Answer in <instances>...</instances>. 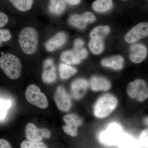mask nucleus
I'll use <instances>...</instances> for the list:
<instances>
[{
    "label": "nucleus",
    "instance_id": "f257e3e1",
    "mask_svg": "<svg viewBox=\"0 0 148 148\" xmlns=\"http://www.w3.org/2000/svg\"><path fill=\"white\" fill-rule=\"evenodd\" d=\"M18 42L21 50L26 54H32L36 51L38 44V35L36 29L27 27L19 33Z\"/></svg>",
    "mask_w": 148,
    "mask_h": 148
},
{
    "label": "nucleus",
    "instance_id": "f03ea898",
    "mask_svg": "<svg viewBox=\"0 0 148 148\" xmlns=\"http://www.w3.org/2000/svg\"><path fill=\"white\" fill-rule=\"evenodd\" d=\"M0 68L10 79H17L21 76L22 70L21 61L11 53H6L0 57Z\"/></svg>",
    "mask_w": 148,
    "mask_h": 148
},
{
    "label": "nucleus",
    "instance_id": "7ed1b4c3",
    "mask_svg": "<svg viewBox=\"0 0 148 148\" xmlns=\"http://www.w3.org/2000/svg\"><path fill=\"white\" fill-rule=\"evenodd\" d=\"M117 104V100L113 95L110 94L102 95L94 106V114L99 118L106 117L115 109Z\"/></svg>",
    "mask_w": 148,
    "mask_h": 148
},
{
    "label": "nucleus",
    "instance_id": "20e7f679",
    "mask_svg": "<svg viewBox=\"0 0 148 148\" xmlns=\"http://www.w3.org/2000/svg\"><path fill=\"white\" fill-rule=\"evenodd\" d=\"M123 134L121 126L116 123H113L101 132L99 140L106 145H117Z\"/></svg>",
    "mask_w": 148,
    "mask_h": 148
},
{
    "label": "nucleus",
    "instance_id": "39448f33",
    "mask_svg": "<svg viewBox=\"0 0 148 148\" xmlns=\"http://www.w3.org/2000/svg\"><path fill=\"white\" fill-rule=\"evenodd\" d=\"M25 97L29 103L40 108L45 109L48 106L46 96L36 85L31 84L28 86L25 92Z\"/></svg>",
    "mask_w": 148,
    "mask_h": 148
},
{
    "label": "nucleus",
    "instance_id": "423d86ee",
    "mask_svg": "<svg viewBox=\"0 0 148 148\" xmlns=\"http://www.w3.org/2000/svg\"><path fill=\"white\" fill-rule=\"evenodd\" d=\"M127 92L130 98L140 102H143L148 98V86L145 82L143 80L136 79L128 84Z\"/></svg>",
    "mask_w": 148,
    "mask_h": 148
},
{
    "label": "nucleus",
    "instance_id": "0eeeda50",
    "mask_svg": "<svg viewBox=\"0 0 148 148\" xmlns=\"http://www.w3.org/2000/svg\"><path fill=\"white\" fill-rule=\"evenodd\" d=\"M50 131L46 128H39L34 123H29L25 128V136L32 142H40L43 139L50 138Z\"/></svg>",
    "mask_w": 148,
    "mask_h": 148
},
{
    "label": "nucleus",
    "instance_id": "6e6552de",
    "mask_svg": "<svg viewBox=\"0 0 148 148\" xmlns=\"http://www.w3.org/2000/svg\"><path fill=\"white\" fill-rule=\"evenodd\" d=\"M54 101L59 110L67 112L71 109V100L66 89L63 86H59L56 89L53 95Z\"/></svg>",
    "mask_w": 148,
    "mask_h": 148
},
{
    "label": "nucleus",
    "instance_id": "1a4fd4ad",
    "mask_svg": "<svg viewBox=\"0 0 148 148\" xmlns=\"http://www.w3.org/2000/svg\"><path fill=\"white\" fill-rule=\"evenodd\" d=\"M148 34V23L142 22L133 27L126 34L125 37V40L126 42L132 43L147 36Z\"/></svg>",
    "mask_w": 148,
    "mask_h": 148
},
{
    "label": "nucleus",
    "instance_id": "9d476101",
    "mask_svg": "<svg viewBox=\"0 0 148 148\" xmlns=\"http://www.w3.org/2000/svg\"><path fill=\"white\" fill-rule=\"evenodd\" d=\"M66 124L63 126L64 132L71 137H76L78 135V127L82 123L81 119L76 115L69 114L63 118Z\"/></svg>",
    "mask_w": 148,
    "mask_h": 148
},
{
    "label": "nucleus",
    "instance_id": "9b49d317",
    "mask_svg": "<svg viewBox=\"0 0 148 148\" xmlns=\"http://www.w3.org/2000/svg\"><path fill=\"white\" fill-rule=\"evenodd\" d=\"M42 77L43 81L47 84L54 82L56 79L55 66L53 60L51 58L47 59L44 63Z\"/></svg>",
    "mask_w": 148,
    "mask_h": 148
},
{
    "label": "nucleus",
    "instance_id": "f8f14e48",
    "mask_svg": "<svg viewBox=\"0 0 148 148\" xmlns=\"http://www.w3.org/2000/svg\"><path fill=\"white\" fill-rule=\"evenodd\" d=\"M88 83L86 80L78 79L74 81L71 85L72 95L75 99L79 100L86 93Z\"/></svg>",
    "mask_w": 148,
    "mask_h": 148
},
{
    "label": "nucleus",
    "instance_id": "ddd939ff",
    "mask_svg": "<svg viewBox=\"0 0 148 148\" xmlns=\"http://www.w3.org/2000/svg\"><path fill=\"white\" fill-rule=\"evenodd\" d=\"M147 54V48L142 45H134L130 47V58L131 61L135 64H139L144 61Z\"/></svg>",
    "mask_w": 148,
    "mask_h": 148
},
{
    "label": "nucleus",
    "instance_id": "4468645a",
    "mask_svg": "<svg viewBox=\"0 0 148 148\" xmlns=\"http://www.w3.org/2000/svg\"><path fill=\"white\" fill-rule=\"evenodd\" d=\"M66 36L63 32H59L46 42L45 47L48 51H52L62 46L66 42Z\"/></svg>",
    "mask_w": 148,
    "mask_h": 148
},
{
    "label": "nucleus",
    "instance_id": "2eb2a0df",
    "mask_svg": "<svg viewBox=\"0 0 148 148\" xmlns=\"http://www.w3.org/2000/svg\"><path fill=\"white\" fill-rule=\"evenodd\" d=\"M90 86L91 89L94 91H107L111 88V84L105 78L94 76L90 79Z\"/></svg>",
    "mask_w": 148,
    "mask_h": 148
},
{
    "label": "nucleus",
    "instance_id": "dca6fc26",
    "mask_svg": "<svg viewBox=\"0 0 148 148\" xmlns=\"http://www.w3.org/2000/svg\"><path fill=\"white\" fill-rule=\"evenodd\" d=\"M124 59L121 56L117 55L103 59L101 64L105 67H109L116 70L122 69Z\"/></svg>",
    "mask_w": 148,
    "mask_h": 148
},
{
    "label": "nucleus",
    "instance_id": "f3484780",
    "mask_svg": "<svg viewBox=\"0 0 148 148\" xmlns=\"http://www.w3.org/2000/svg\"><path fill=\"white\" fill-rule=\"evenodd\" d=\"M117 146L120 148H143L135 138L125 133H123Z\"/></svg>",
    "mask_w": 148,
    "mask_h": 148
},
{
    "label": "nucleus",
    "instance_id": "a211bd4d",
    "mask_svg": "<svg viewBox=\"0 0 148 148\" xmlns=\"http://www.w3.org/2000/svg\"><path fill=\"white\" fill-rule=\"evenodd\" d=\"M113 5L112 0H96L92 3L93 10L99 12H104L112 8Z\"/></svg>",
    "mask_w": 148,
    "mask_h": 148
},
{
    "label": "nucleus",
    "instance_id": "6ab92c4d",
    "mask_svg": "<svg viewBox=\"0 0 148 148\" xmlns=\"http://www.w3.org/2000/svg\"><path fill=\"white\" fill-rule=\"evenodd\" d=\"M61 59L62 61L69 64H77L81 59L73 50L66 51L61 54Z\"/></svg>",
    "mask_w": 148,
    "mask_h": 148
},
{
    "label": "nucleus",
    "instance_id": "aec40b11",
    "mask_svg": "<svg viewBox=\"0 0 148 148\" xmlns=\"http://www.w3.org/2000/svg\"><path fill=\"white\" fill-rule=\"evenodd\" d=\"M66 8L64 0H50L49 10L51 13L60 14L63 13Z\"/></svg>",
    "mask_w": 148,
    "mask_h": 148
},
{
    "label": "nucleus",
    "instance_id": "412c9836",
    "mask_svg": "<svg viewBox=\"0 0 148 148\" xmlns=\"http://www.w3.org/2000/svg\"><path fill=\"white\" fill-rule=\"evenodd\" d=\"M14 6L22 12L27 11L32 8L34 0H9Z\"/></svg>",
    "mask_w": 148,
    "mask_h": 148
},
{
    "label": "nucleus",
    "instance_id": "4be33fe9",
    "mask_svg": "<svg viewBox=\"0 0 148 148\" xmlns=\"http://www.w3.org/2000/svg\"><path fill=\"white\" fill-rule=\"evenodd\" d=\"M59 74L62 79H69L76 73V69L72 66L64 64H61L59 67Z\"/></svg>",
    "mask_w": 148,
    "mask_h": 148
},
{
    "label": "nucleus",
    "instance_id": "5701e85b",
    "mask_svg": "<svg viewBox=\"0 0 148 148\" xmlns=\"http://www.w3.org/2000/svg\"><path fill=\"white\" fill-rule=\"evenodd\" d=\"M110 32L108 26H100L95 27L90 33L91 38H99L103 39Z\"/></svg>",
    "mask_w": 148,
    "mask_h": 148
},
{
    "label": "nucleus",
    "instance_id": "b1692460",
    "mask_svg": "<svg viewBox=\"0 0 148 148\" xmlns=\"http://www.w3.org/2000/svg\"><path fill=\"white\" fill-rule=\"evenodd\" d=\"M104 47L103 39H101L92 38L89 42V49L94 54L101 53L103 51Z\"/></svg>",
    "mask_w": 148,
    "mask_h": 148
},
{
    "label": "nucleus",
    "instance_id": "393cba45",
    "mask_svg": "<svg viewBox=\"0 0 148 148\" xmlns=\"http://www.w3.org/2000/svg\"><path fill=\"white\" fill-rule=\"evenodd\" d=\"M69 23L72 26L79 29H84L86 27L87 24L85 21L82 14H73L69 18Z\"/></svg>",
    "mask_w": 148,
    "mask_h": 148
},
{
    "label": "nucleus",
    "instance_id": "a878e982",
    "mask_svg": "<svg viewBox=\"0 0 148 148\" xmlns=\"http://www.w3.org/2000/svg\"><path fill=\"white\" fill-rule=\"evenodd\" d=\"M21 148H48L47 146L42 142H32L24 140L21 143Z\"/></svg>",
    "mask_w": 148,
    "mask_h": 148
},
{
    "label": "nucleus",
    "instance_id": "bb28decb",
    "mask_svg": "<svg viewBox=\"0 0 148 148\" xmlns=\"http://www.w3.org/2000/svg\"><path fill=\"white\" fill-rule=\"evenodd\" d=\"M11 105L10 101L0 99V119H4L5 117L8 109L10 108Z\"/></svg>",
    "mask_w": 148,
    "mask_h": 148
},
{
    "label": "nucleus",
    "instance_id": "cd10ccee",
    "mask_svg": "<svg viewBox=\"0 0 148 148\" xmlns=\"http://www.w3.org/2000/svg\"><path fill=\"white\" fill-rule=\"evenodd\" d=\"M148 129H146L142 132L140 137V145L143 148H148Z\"/></svg>",
    "mask_w": 148,
    "mask_h": 148
},
{
    "label": "nucleus",
    "instance_id": "c85d7f7f",
    "mask_svg": "<svg viewBox=\"0 0 148 148\" xmlns=\"http://www.w3.org/2000/svg\"><path fill=\"white\" fill-rule=\"evenodd\" d=\"M12 35L9 30L0 29V41L2 43L8 41L11 38Z\"/></svg>",
    "mask_w": 148,
    "mask_h": 148
},
{
    "label": "nucleus",
    "instance_id": "c756f323",
    "mask_svg": "<svg viewBox=\"0 0 148 148\" xmlns=\"http://www.w3.org/2000/svg\"><path fill=\"white\" fill-rule=\"evenodd\" d=\"M73 50L81 59H84L87 57L88 52L83 46L74 47Z\"/></svg>",
    "mask_w": 148,
    "mask_h": 148
},
{
    "label": "nucleus",
    "instance_id": "7c9ffc66",
    "mask_svg": "<svg viewBox=\"0 0 148 148\" xmlns=\"http://www.w3.org/2000/svg\"><path fill=\"white\" fill-rule=\"evenodd\" d=\"M82 15L86 24L93 23L96 19L95 15L90 12H86Z\"/></svg>",
    "mask_w": 148,
    "mask_h": 148
},
{
    "label": "nucleus",
    "instance_id": "2f4dec72",
    "mask_svg": "<svg viewBox=\"0 0 148 148\" xmlns=\"http://www.w3.org/2000/svg\"><path fill=\"white\" fill-rule=\"evenodd\" d=\"M8 18L5 13L0 12V28L3 27L7 24Z\"/></svg>",
    "mask_w": 148,
    "mask_h": 148
},
{
    "label": "nucleus",
    "instance_id": "473e14b6",
    "mask_svg": "<svg viewBox=\"0 0 148 148\" xmlns=\"http://www.w3.org/2000/svg\"><path fill=\"white\" fill-rule=\"evenodd\" d=\"M0 148H12L8 141L5 139H0Z\"/></svg>",
    "mask_w": 148,
    "mask_h": 148
},
{
    "label": "nucleus",
    "instance_id": "72a5a7b5",
    "mask_svg": "<svg viewBox=\"0 0 148 148\" xmlns=\"http://www.w3.org/2000/svg\"><path fill=\"white\" fill-rule=\"evenodd\" d=\"M84 42L82 40L80 39H77L75 41L74 43V47H79L83 46Z\"/></svg>",
    "mask_w": 148,
    "mask_h": 148
},
{
    "label": "nucleus",
    "instance_id": "f704fd0d",
    "mask_svg": "<svg viewBox=\"0 0 148 148\" xmlns=\"http://www.w3.org/2000/svg\"><path fill=\"white\" fill-rule=\"evenodd\" d=\"M64 1L72 5H76L79 3L81 0H64Z\"/></svg>",
    "mask_w": 148,
    "mask_h": 148
},
{
    "label": "nucleus",
    "instance_id": "c9c22d12",
    "mask_svg": "<svg viewBox=\"0 0 148 148\" xmlns=\"http://www.w3.org/2000/svg\"><path fill=\"white\" fill-rule=\"evenodd\" d=\"M2 42L0 41V46L1 45Z\"/></svg>",
    "mask_w": 148,
    "mask_h": 148
}]
</instances>
